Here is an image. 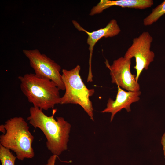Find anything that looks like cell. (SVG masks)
I'll return each instance as SVG.
<instances>
[{"mask_svg":"<svg viewBox=\"0 0 165 165\" xmlns=\"http://www.w3.org/2000/svg\"><path fill=\"white\" fill-rule=\"evenodd\" d=\"M153 40L152 37L148 32H143L133 39L132 45L124 56L130 59L133 57L135 58L136 65L134 68L136 71L135 79L138 82L143 70L148 69L150 64L154 61L155 54L150 50Z\"/></svg>","mask_w":165,"mask_h":165,"instance_id":"6","label":"cell"},{"mask_svg":"<svg viewBox=\"0 0 165 165\" xmlns=\"http://www.w3.org/2000/svg\"><path fill=\"white\" fill-rule=\"evenodd\" d=\"M16 158L10 149L0 144V160L1 165H15Z\"/></svg>","mask_w":165,"mask_h":165,"instance_id":"12","label":"cell"},{"mask_svg":"<svg viewBox=\"0 0 165 165\" xmlns=\"http://www.w3.org/2000/svg\"><path fill=\"white\" fill-rule=\"evenodd\" d=\"M4 125L6 132L0 136V144L14 152L19 160L33 158L35 153L32 144L34 137L24 119L21 117H13Z\"/></svg>","mask_w":165,"mask_h":165,"instance_id":"3","label":"cell"},{"mask_svg":"<svg viewBox=\"0 0 165 165\" xmlns=\"http://www.w3.org/2000/svg\"><path fill=\"white\" fill-rule=\"evenodd\" d=\"M131 60L121 57L114 60L111 65L107 62L106 64L110 70L112 83L128 91H140V85L135 79L136 75L130 72Z\"/></svg>","mask_w":165,"mask_h":165,"instance_id":"7","label":"cell"},{"mask_svg":"<svg viewBox=\"0 0 165 165\" xmlns=\"http://www.w3.org/2000/svg\"><path fill=\"white\" fill-rule=\"evenodd\" d=\"M39 108L31 107L27 117L29 123L35 128L39 129L46 139L47 149L57 156L68 149L71 124L62 117H54L57 109H53L52 115L48 116Z\"/></svg>","mask_w":165,"mask_h":165,"instance_id":"1","label":"cell"},{"mask_svg":"<svg viewBox=\"0 0 165 165\" xmlns=\"http://www.w3.org/2000/svg\"><path fill=\"white\" fill-rule=\"evenodd\" d=\"M0 131L5 134L6 132V130L4 124L1 125L0 126Z\"/></svg>","mask_w":165,"mask_h":165,"instance_id":"15","label":"cell"},{"mask_svg":"<svg viewBox=\"0 0 165 165\" xmlns=\"http://www.w3.org/2000/svg\"><path fill=\"white\" fill-rule=\"evenodd\" d=\"M153 4L152 0H101L92 8L89 15L93 16L99 14L113 6L143 9L151 7Z\"/></svg>","mask_w":165,"mask_h":165,"instance_id":"10","label":"cell"},{"mask_svg":"<svg viewBox=\"0 0 165 165\" xmlns=\"http://www.w3.org/2000/svg\"><path fill=\"white\" fill-rule=\"evenodd\" d=\"M72 22L74 26L79 31H83L88 35L87 43L89 45V50L90 51L88 75H92L91 68V59L94 48L95 44L103 37H112L117 35L120 32L121 29L117 20L115 19L111 20L105 27L91 32L88 31L83 29L76 21H73Z\"/></svg>","mask_w":165,"mask_h":165,"instance_id":"8","label":"cell"},{"mask_svg":"<svg viewBox=\"0 0 165 165\" xmlns=\"http://www.w3.org/2000/svg\"><path fill=\"white\" fill-rule=\"evenodd\" d=\"M80 66L77 65L70 70L63 69L62 78L65 91L61 97L60 104H78L94 121V108L90 97L94 94V89H88L83 83L80 75Z\"/></svg>","mask_w":165,"mask_h":165,"instance_id":"4","label":"cell"},{"mask_svg":"<svg viewBox=\"0 0 165 165\" xmlns=\"http://www.w3.org/2000/svg\"><path fill=\"white\" fill-rule=\"evenodd\" d=\"M20 90L33 106L47 110L60 104V89L49 79L39 77L35 74L20 76Z\"/></svg>","mask_w":165,"mask_h":165,"instance_id":"2","label":"cell"},{"mask_svg":"<svg viewBox=\"0 0 165 165\" xmlns=\"http://www.w3.org/2000/svg\"><path fill=\"white\" fill-rule=\"evenodd\" d=\"M23 52L28 59L30 66L38 76L49 79L60 89L65 90L61 66L46 55L42 54L38 49L23 50Z\"/></svg>","mask_w":165,"mask_h":165,"instance_id":"5","label":"cell"},{"mask_svg":"<svg viewBox=\"0 0 165 165\" xmlns=\"http://www.w3.org/2000/svg\"><path fill=\"white\" fill-rule=\"evenodd\" d=\"M161 143L163 146L164 154L165 158V131L162 137Z\"/></svg>","mask_w":165,"mask_h":165,"instance_id":"14","label":"cell"},{"mask_svg":"<svg viewBox=\"0 0 165 165\" xmlns=\"http://www.w3.org/2000/svg\"><path fill=\"white\" fill-rule=\"evenodd\" d=\"M57 156L56 155L53 154L48 159L46 163L44 165H55L56 160Z\"/></svg>","mask_w":165,"mask_h":165,"instance_id":"13","label":"cell"},{"mask_svg":"<svg viewBox=\"0 0 165 165\" xmlns=\"http://www.w3.org/2000/svg\"><path fill=\"white\" fill-rule=\"evenodd\" d=\"M118 92L115 100L109 98L107 101V107L101 113L108 112L111 114L110 122H112L115 115L123 108H125L129 112L131 111L130 105L140 100L139 96L141 94L140 91H126L117 86Z\"/></svg>","mask_w":165,"mask_h":165,"instance_id":"9","label":"cell"},{"mask_svg":"<svg viewBox=\"0 0 165 165\" xmlns=\"http://www.w3.org/2000/svg\"><path fill=\"white\" fill-rule=\"evenodd\" d=\"M165 14V0L155 8L152 12L143 20L145 26H149L156 22L161 16Z\"/></svg>","mask_w":165,"mask_h":165,"instance_id":"11","label":"cell"}]
</instances>
